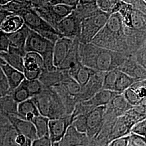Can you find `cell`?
I'll list each match as a JSON object with an SVG mask.
<instances>
[{
	"label": "cell",
	"mask_w": 146,
	"mask_h": 146,
	"mask_svg": "<svg viewBox=\"0 0 146 146\" xmlns=\"http://www.w3.org/2000/svg\"><path fill=\"white\" fill-rule=\"evenodd\" d=\"M132 106L127 102L123 93H117L111 99L110 103L106 106V110L114 114L117 117L125 114Z\"/></svg>",
	"instance_id": "cell-19"
},
{
	"label": "cell",
	"mask_w": 146,
	"mask_h": 146,
	"mask_svg": "<svg viewBox=\"0 0 146 146\" xmlns=\"http://www.w3.org/2000/svg\"><path fill=\"white\" fill-rule=\"evenodd\" d=\"M136 123L135 121L126 113L118 117L111 132L110 142L117 138L129 135L131 134V127Z\"/></svg>",
	"instance_id": "cell-13"
},
{
	"label": "cell",
	"mask_w": 146,
	"mask_h": 146,
	"mask_svg": "<svg viewBox=\"0 0 146 146\" xmlns=\"http://www.w3.org/2000/svg\"><path fill=\"white\" fill-rule=\"evenodd\" d=\"M8 93L11 94L13 100L18 104L31 98L27 89L22 83L15 89L8 92Z\"/></svg>",
	"instance_id": "cell-34"
},
{
	"label": "cell",
	"mask_w": 146,
	"mask_h": 146,
	"mask_svg": "<svg viewBox=\"0 0 146 146\" xmlns=\"http://www.w3.org/2000/svg\"><path fill=\"white\" fill-rule=\"evenodd\" d=\"M146 14L133 8L131 11L130 29L136 31H146Z\"/></svg>",
	"instance_id": "cell-28"
},
{
	"label": "cell",
	"mask_w": 146,
	"mask_h": 146,
	"mask_svg": "<svg viewBox=\"0 0 146 146\" xmlns=\"http://www.w3.org/2000/svg\"><path fill=\"white\" fill-rule=\"evenodd\" d=\"M89 146H102L101 145H95V144H90Z\"/></svg>",
	"instance_id": "cell-51"
},
{
	"label": "cell",
	"mask_w": 146,
	"mask_h": 146,
	"mask_svg": "<svg viewBox=\"0 0 146 146\" xmlns=\"http://www.w3.org/2000/svg\"><path fill=\"white\" fill-rule=\"evenodd\" d=\"M25 54L26 52L9 46L8 52H0V58L11 67L23 72V57Z\"/></svg>",
	"instance_id": "cell-17"
},
{
	"label": "cell",
	"mask_w": 146,
	"mask_h": 146,
	"mask_svg": "<svg viewBox=\"0 0 146 146\" xmlns=\"http://www.w3.org/2000/svg\"><path fill=\"white\" fill-rule=\"evenodd\" d=\"M31 99L36 105L40 114L49 120L68 115L61 100L52 88L44 87L40 93Z\"/></svg>",
	"instance_id": "cell-2"
},
{
	"label": "cell",
	"mask_w": 146,
	"mask_h": 146,
	"mask_svg": "<svg viewBox=\"0 0 146 146\" xmlns=\"http://www.w3.org/2000/svg\"><path fill=\"white\" fill-rule=\"evenodd\" d=\"M100 48L92 43L86 44L79 43L78 56L81 64L95 70V60Z\"/></svg>",
	"instance_id": "cell-12"
},
{
	"label": "cell",
	"mask_w": 146,
	"mask_h": 146,
	"mask_svg": "<svg viewBox=\"0 0 146 146\" xmlns=\"http://www.w3.org/2000/svg\"><path fill=\"white\" fill-rule=\"evenodd\" d=\"M54 46V43L29 28L25 45V51L36 52L41 55L43 60V69L48 72L57 70L53 61Z\"/></svg>",
	"instance_id": "cell-3"
},
{
	"label": "cell",
	"mask_w": 146,
	"mask_h": 146,
	"mask_svg": "<svg viewBox=\"0 0 146 146\" xmlns=\"http://www.w3.org/2000/svg\"><path fill=\"white\" fill-rule=\"evenodd\" d=\"M74 40L61 37L55 42L53 48V61L54 64L57 69L66 58L73 45Z\"/></svg>",
	"instance_id": "cell-15"
},
{
	"label": "cell",
	"mask_w": 146,
	"mask_h": 146,
	"mask_svg": "<svg viewBox=\"0 0 146 146\" xmlns=\"http://www.w3.org/2000/svg\"><path fill=\"white\" fill-rule=\"evenodd\" d=\"M129 135L117 138L110 141L107 146H128Z\"/></svg>",
	"instance_id": "cell-45"
},
{
	"label": "cell",
	"mask_w": 146,
	"mask_h": 146,
	"mask_svg": "<svg viewBox=\"0 0 146 146\" xmlns=\"http://www.w3.org/2000/svg\"><path fill=\"white\" fill-rule=\"evenodd\" d=\"M94 70L86 67L82 64L68 70L69 76L75 80L81 87L84 86L88 81Z\"/></svg>",
	"instance_id": "cell-25"
},
{
	"label": "cell",
	"mask_w": 146,
	"mask_h": 146,
	"mask_svg": "<svg viewBox=\"0 0 146 146\" xmlns=\"http://www.w3.org/2000/svg\"><path fill=\"white\" fill-rule=\"evenodd\" d=\"M116 0H95V4L100 11L111 14Z\"/></svg>",
	"instance_id": "cell-39"
},
{
	"label": "cell",
	"mask_w": 146,
	"mask_h": 146,
	"mask_svg": "<svg viewBox=\"0 0 146 146\" xmlns=\"http://www.w3.org/2000/svg\"><path fill=\"white\" fill-rule=\"evenodd\" d=\"M17 105L11 94L8 93L0 98V115L5 117L7 115H14L19 117Z\"/></svg>",
	"instance_id": "cell-27"
},
{
	"label": "cell",
	"mask_w": 146,
	"mask_h": 146,
	"mask_svg": "<svg viewBox=\"0 0 146 146\" xmlns=\"http://www.w3.org/2000/svg\"><path fill=\"white\" fill-rule=\"evenodd\" d=\"M18 134L7 119L0 115V146H20L16 142Z\"/></svg>",
	"instance_id": "cell-14"
},
{
	"label": "cell",
	"mask_w": 146,
	"mask_h": 146,
	"mask_svg": "<svg viewBox=\"0 0 146 146\" xmlns=\"http://www.w3.org/2000/svg\"><path fill=\"white\" fill-rule=\"evenodd\" d=\"M5 117L19 134L25 136L31 141L38 138L36 129L31 121L14 115H7Z\"/></svg>",
	"instance_id": "cell-10"
},
{
	"label": "cell",
	"mask_w": 146,
	"mask_h": 146,
	"mask_svg": "<svg viewBox=\"0 0 146 146\" xmlns=\"http://www.w3.org/2000/svg\"><path fill=\"white\" fill-rule=\"evenodd\" d=\"M117 93H119L102 89L90 99L83 101H84L90 108L93 110L98 107L107 106Z\"/></svg>",
	"instance_id": "cell-21"
},
{
	"label": "cell",
	"mask_w": 146,
	"mask_h": 146,
	"mask_svg": "<svg viewBox=\"0 0 146 146\" xmlns=\"http://www.w3.org/2000/svg\"><path fill=\"white\" fill-rule=\"evenodd\" d=\"M22 84L26 87L31 98L40 93L44 88L43 86L38 79L34 80H27L25 79Z\"/></svg>",
	"instance_id": "cell-33"
},
{
	"label": "cell",
	"mask_w": 146,
	"mask_h": 146,
	"mask_svg": "<svg viewBox=\"0 0 146 146\" xmlns=\"http://www.w3.org/2000/svg\"><path fill=\"white\" fill-rule=\"evenodd\" d=\"M81 23V21L72 12L71 14L58 22L57 32L61 37L78 39L80 33Z\"/></svg>",
	"instance_id": "cell-6"
},
{
	"label": "cell",
	"mask_w": 146,
	"mask_h": 146,
	"mask_svg": "<svg viewBox=\"0 0 146 146\" xmlns=\"http://www.w3.org/2000/svg\"><path fill=\"white\" fill-rule=\"evenodd\" d=\"M104 72L94 70L90 78L78 96V102L89 99L102 89Z\"/></svg>",
	"instance_id": "cell-8"
},
{
	"label": "cell",
	"mask_w": 146,
	"mask_h": 146,
	"mask_svg": "<svg viewBox=\"0 0 146 146\" xmlns=\"http://www.w3.org/2000/svg\"><path fill=\"white\" fill-rule=\"evenodd\" d=\"M71 125L79 132L86 134L87 130L86 115H78L73 117L71 116Z\"/></svg>",
	"instance_id": "cell-36"
},
{
	"label": "cell",
	"mask_w": 146,
	"mask_h": 146,
	"mask_svg": "<svg viewBox=\"0 0 146 146\" xmlns=\"http://www.w3.org/2000/svg\"><path fill=\"white\" fill-rule=\"evenodd\" d=\"M49 119L41 115L35 116L31 121L36 129L38 138L49 136Z\"/></svg>",
	"instance_id": "cell-30"
},
{
	"label": "cell",
	"mask_w": 146,
	"mask_h": 146,
	"mask_svg": "<svg viewBox=\"0 0 146 146\" xmlns=\"http://www.w3.org/2000/svg\"><path fill=\"white\" fill-rule=\"evenodd\" d=\"M146 44H145L128 56L137 63L146 68Z\"/></svg>",
	"instance_id": "cell-37"
},
{
	"label": "cell",
	"mask_w": 146,
	"mask_h": 146,
	"mask_svg": "<svg viewBox=\"0 0 146 146\" xmlns=\"http://www.w3.org/2000/svg\"><path fill=\"white\" fill-rule=\"evenodd\" d=\"M121 1H123V2H125L127 4L132 5L135 3V2L136 0H121Z\"/></svg>",
	"instance_id": "cell-48"
},
{
	"label": "cell",
	"mask_w": 146,
	"mask_h": 146,
	"mask_svg": "<svg viewBox=\"0 0 146 146\" xmlns=\"http://www.w3.org/2000/svg\"><path fill=\"white\" fill-rule=\"evenodd\" d=\"M1 96H2V95H1V94H0V98H1Z\"/></svg>",
	"instance_id": "cell-52"
},
{
	"label": "cell",
	"mask_w": 146,
	"mask_h": 146,
	"mask_svg": "<svg viewBox=\"0 0 146 146\" xmlns=\"http://www.w3.org/2000/svg\"><path fill=\"white\" fill-rule=\"evenodd\" d=\"M126 100L132 107L146 105V98L141 99L134 89L130 87L123 93Z\"/></svg>",
	"instance_id": "cell-32"
},
{
	"label": "cell",
	"mask_w": 146,
	"mask_h": 146,
	"mask_svg": "<svg viewBox=\"0 0 146 146\" xmlns=\"http://www.w3.org/2000/svg\"><path fill=\"white\" fill-rule=\"evenodd\" d=\"M23 64L24 70L33 71L44 69L43 58L36 52H26L23 57Z\"/></svg>",
	"instance_id": "cell-26"
},
{
	"label": "cell",
	"mask_w": 146,
	"mask_h": 146,
	"mask_svg": "<svg viewBox=\"0 0 146 146\" xmlns=\"http://www.w3.org/2000/svg\"><path fill=\"white\" fill-rule=\"evenodd\" d=\"M17 113L19 117L23 119H25L26 116L29 114H33L36 116L40 115L36 105L31 98L18 104Z\"/></svg>",
	"instance_id": "cell-31"
},
{
	"label": "cell",
	"mask_w": 146,
	"mask_h": 146,
	"mask_svg": "<svg viewBox=\"0 0 146 146\" xmlns=\"http://www.w3.org/2000/svg\"><path fill=\"white\" fill-rule=\"evenodd\" d=\"M119 70L116 69L104 73L102 89L114 92L116 79Z\"/></svg>",
	"instance_id": "cell-35"
},
{
	"label": "cell",
	"mask_w": 146,
	"mask_h": 146,
	"mask_svg": "<svg viewBox=\"0 0 146 146\" xmlns=\"http://www.w3.org/2000/svg\"><path fill=\"white\" fill-rule=\"evenodd\" d=\"M117 69L137 81L146 80V68L137 63L129 56Z\"/></svg>",
	"instance_id": "cell-16"
},
{
	"label": "cell",
	"mask_w": 146,
	"mask_h": 146,
	"mask_svg": "<svg viewBox=\"0 0 146 146\" xmlns=\"http://www.w3.org/2000/svg\"><path fill=\"white\" fill-rule=\"evenodd\" d=\"M128 56V55L125 53L101 48L96 58L95 70L105 73L117 69Z\"/></svg>",
	"instance_id": "cell-5"
},
{
	"label": "cell",
	"mask_w": 146,
	"mask_h": 146,
	"mask_svg": "<svg viewBox=\"0 0 146 146\" xmlns=\"http://www.w3.org/2000/svg\"><path fill=\"white\" fill-rule=\"evenodd\" d=\"M64 76V70H57L53 72H48L43 69L38 80L44 87L52 88L56 84L62 81Z\"/></svg>",
	"instance_id": "cell-23"
},
{
	"label": "cell",
	"mask_w": 146,
	"mask_h": 146,
	"mask_svg": "<svg viewBox=\"0 0 146 146\" xmlns=\"http://www.w3.org/2000/svg\"><path fill=\"white\" fill-rule=\"evenodd\" d=\"M31 142H32V141L31 140L27 139L26 142L24 144H23L22 145H21L20 146H31Z\"/></svg>",
	"instance_id": "cell-49"
},
{
	"label": "cell",
	"mask_w": 146,
	"mask_h": 146,
	"mask_svg": "<svg viewBox=\"0 0 146 146\" xmlns=\"http://www.w3.org/2000/svg\"><path fill=\"white\" fill-rule=\"evenodd\" d=\"M42 70H24L23 74L25 76V79L27 80H37L39 78L41 73L42 72Z\"/></svg>",
	"instance_id": "cell-46"
},
{
	"label": "cell",
	"mask_w": 146,
	"mask_h": 146,
	"mask_svg": "<svg viewBox=\"0 0 146 146\" xmlns=\"http://www.w3.org/2000/svg\"><path fill=\"white\" fill-rule=\"evenodd\" d=\"M90 141L85 133H80L72 125H70L62 137L52 146H88Z\"/></svg>",
	"instance_id": "cell-9"
},
{
	"label": "cell",
	"mask_w": 146,
	"mask_h": 146,
	"mask_svg": "<svg viewBox=\"0 0 146 146\" xmlns=\"http://www.w3.org/2000/svg\"><path fill=\"white\" fill-rule=\"evenodd\" d=\"M89 146V145H88V146Z\"/></svg>",
	"instance_id": "cell-53"
},
{
	"label": "cell",
	"mask_w": 146,
	"mask_h": 146,
	"mask_svg": "<svg viewBox=\"0 0 146 146\" xmlns=\"http://www.w3.org/2000/svg\"><path fill=\"white\" fill-rule=\"evenodd\" d=\"M144 1H146V0H144Z\"/></svg>",
	"instance_id": "cell-54"
},
{
	"label": "cell",
	"mask_w": 146,
	"mask_h": 146,
	"mask_svg": "<svg viewBox=\"0 0 146 146\" xmlns=\"http://www.w3.org/2000/svg\"><path fill=\"white\" fill-rule=\"evenodd\" d=\"M128 146H129V145H128Z\"/></svg>",
	"instance_id": "cell-55"
},
{
	"label": "cell",
	"mask_w": 146,
	"mask_h": 146,
	"mask_svg": "<svg viewBox=\"0 0 146 146\" xmlns=\"http://www.w3.org/2000/svg\"><path fill=\"white\" fill-rule=\"evenodd\" d=\"M106 106H100L91 110L86 115L87 130L86 134L91 141L99 134L103 125Z\"/></svg>",
	"instance_id": "cell-7"
},
{
	"label": "cell",
	"mask_w": 146,
	"mask_h": 146,
	"mask_svg": "<svg viewBox=\"0 0 146 146\" xmlns=\"http://www.w3.org/2000/svg\"><path fill=\"white\" fill-rule=\"evenodd\" d=\"M146 119L136 122L131 128V133L146 137Z\"/></svg>",
	"instance_id": "cell-40"
},
{
	"label": "cell",
	"mask_w": 146,
	"mask_h": 146,
	"mask_svg": "<svg viewBox=\"0 0 146 146\" xmlns=\"http://www.w3.org/2000/svg\"><path fill=\"white\" fill-rule=\"evenodd\" d=\"M110 14L99 11L81 21V29L78 40L80 43L92 42L100 31L104 26Z\"/></svg>",
	"instance_id": "cell-4"
},
{
	"label": "cell",
	"mask_w": 146,
	"mask_h": 146,
	"mask_svg": "<svg viewBox=\"0 0 146 146\" xmlns=\"http://www.w3.org/2000/svg\"><path fill=\"white\" fill-rule=\"evenodd\" d=\"M95 2V0H80L79 5H84L87 4H90Z\"/></svg>",
	"instance_id": "cell-47"
},
{
	"label": "cell",
	"mask_w": 146,
	"mask_h": 146,
	"mask_svg": "<svg viewBox=\"0 0 146 146\" xmlns=\"http://www.w3.org/2000/svg\"><path fill=\"white\" fill-rule=\"evenodd\" d=\"M25 25L22 17L11 15L6 17L0 25V31L6 34H11L20 29Z\"/></svg>",
	"instance_id": "cell-24"
},
{
	"label": "cell",
	"mask_w": 146,
	"mask_h": 146,
	"mask_svg": "<svg viewBox=\"0 0 146 146\" xmlns=\"http://www.w3.org/2000/svg\"><path fill=\"white\" fill-rule=\"evenodd\" d=\"M135 79L125 74L119 70L115 81L114 92L122 93L127 89L129 88L135 81Z\"/></svg>",
	"instance_id": "cell-29"
},
{
	"label": "cell",
	"mask_w": 146,
	"mask_h": 146,
	"mask_svg": "<svg viewBox=\"0 0 146 146\" xmlns=\"http://www.w3.org/2000/svg\"><path fill=\"white\" fill-rule=\"evenodd\" d=\"M11 0H0V5H5L9 3Z\"/></svg>",
	"instance_id": "cell-50"
},
{
	"label": "cell",
	"mask_w": 146,
	"mask_h": 146,
	"mask_svg": "<svg viewBox=\"0 0 146 146\" xmlns=\"http://www.w3.org/2000/svg\"><path fill=\"white\" fill-rule=\"evenodd\" d=\"M9 86V92H11L17 87L25 79L23 73L15 68L11 67L9 64L2 61L0 64Z\"/></svg>",
	"instance_id": "cell-18"
},
{
	"label": "cell",
	"mask_w": 146,
	"mask_h": 146,
	"mask_svg": "<svg viewBox=\"0 0 146 146\" xmlns=\"http://www.w3.org/2000/svg\"><path fill=\"white\" fill-rule=\"evenodd\" d=\"M128 145L129 146H146V137L131 133L129 135Z\"/></svg>",
	"instance_id": "cell-41"
},
{
	"label": "cell",
	"mask_w": 146,
	"mask_h": 146,
	"mask_svg": "<svg viewBox=\"0 0 146 146\" xmlns=\"http://www.w3.org/2000/svg\"><path fill=\"white\" fill-rule=\"evenodd\" d=\"M3 61V60L0 58V64ZM9 86L8 84L7 81L5 78V75L0 66V94L4 96L8 93Z\"/></svg>",
	"instance_id": "cell-42"
},
{
	"label": "cell",
	"mask_w": 146,
	"mask_h": 146,
	"mask_svg": "<svg viewBox=\"0 0 146 146\" xmlns=\"http://www.w3.org/2000/svg\"><path fill=\"white\" fill-rule=\"evenodd\" d=\"M71 115H68L58 119L49 120V136L52 145L59 141L66 133L68 127L71 125Z\"/></svg>",
	"instance_id": "cell-11"
},
{
	"label": "cell",
	"mask_w": 146,
	"mask_h": 146,
	"mask_svg": "<svg viewBox=\"0 0 146 146\" xmlns=\"http://www.w3.org/2000/svg\"><path fill=\"white\" fill-rule=\"evenodd\" d=\"M29 31V28L25 25L17 31L11 34H7L9 42V46L13 47L21 52H26L25 51V45Z\"/></svg>",
	"instance_id": "cell-20"
},
{
	"label": "cell",
	"mask_w": 146,
	"mask_h": 146,
	"mask_svg": "<svg viewBox=\"0 0 146 146\" xmlns=\"http://www.w3.org/2000/svg\"><path fill=\"white\" fill-rule=\"evenodd\" d=\"M9 47L7 34L0 31V52H7Z\"/></svg>",
	"instance_id": "cell-43"
},
{
	"label": "cell",
	"mask_w": 146,
	"mask_h": 146,
	"mask_svg": "<svg viewBox=\"0 0 146 146\" xmlns=\"http://www.w3.org/2000/svg\"><path fill=\"white\" fill-rule=\"evenodd\" d=\"M80 0H50L52 5H63L75 8L79 5Z\"/></svg>",
	"instance_id": "cell-44"
},
{
	"label": "cell",
	"mask_w": 146,
	"mask_h": 146,
	"mask_svg": "<svg viewBox=\"0 0 146 146\" xmlns=\"http://www.w3.org/2000/svg\"><path fill=\"white\" fill-rule=\"evenodd\" d=\"M75 8L63 5H52V9L55 15L60 19V21L62 19L72 14Z\"/></svg>",
	"instance_id": "cell-38"
},
{
	"label": "cell",
	"mask_w": 146,
	"mask_h": 146,
	"mask_svg": "<svg viewBox=\"0 0 146 146\" xmlns=\"http://www.w3.org/2000/svg\"><path fill=\"white\" fill-rule=\"evenodd\" d=\"M78 40L75 39L66 58L58 67V69L68 71L78 64H81L80 62L78 56Z\"/></svg>",
	"instance_id": "cell-22"
},
{
	"label": "cell",
	"mask_w": 146,
	"mask_h": 146,
	"mask_svg": "<svg viewBox=\"0 0 146 146\" xmlns=\"http://www.w3.org/2000/svg\"><path fill=\"white\" fill-rule=\"evenodd\" d=\"M98 47L128 55L122 16L119 13L111 14L104 26L90 42Z\"/></svg>",
	"instance_id": "cell-1"
}]
</instances>
